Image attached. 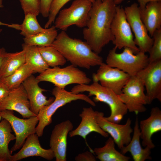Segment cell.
Masks as SVG:
<instances>
[{
    "label": "cell",
    "instance_id": "6",
    "mask_svg": "<svg viewBox=\"0 0 161 161\" xmlns=\"http://www.w3.org/2000/svg\"><path fill=\"white\" fill-rule=\"evenodd\" d=\"M36 78L39 82H49L62 89L72 84H89L91 81L85 72L72 64L62 68L49 67Z\"/></svg>",
    "mask_w": 161,
    "mask_h": 161
},
{
    "label": "cell",
    "instance_id": "13",
    "mask_svg": "<svg viewBox=\"0 0 161 161\" xmlns=\"http://www.w3.org/2000/svg\"><path fill=\"white\" fill-rule=\"evenodd\" d=\"M137 75L142 80L146 90L148 104L155 99L161 102V60L148 64Z\"/></svg>",
    "mask_w": 161,
    "mask_h": 161
},
{
    "label": "cell",
    "instance_id": "7",
    "mask_svg": "<svg viewBox=\"0 0 161 161\" xmlns=\"http://www.w3.org/2000/svg\"><path fill=\"white\" fill-rule=\"evenodd\" d=\"M92 4L89 0H74L69 7L59 12L54 21L55 27L64 31L73 25L85 27Z\"/></svg>",
    "mask_w": 161,
    "mask_h": 161
},
{
    "label": "cell",
    "instance_id": "9",
    "mask_svg": "<svg viewBox=\"0 0 161 161\" xmlns=\"http://www.w3.org/2000/svg\"><path fill=\"white\" fill-rule=\"evenodd\" d=\"M111 30L114 38L112 42L117 49L128 47L132 49L135 54L140 51L135 44L132 32L123 7L116 6Z\"/></svg>",
    "mask_w": 161,
    "mask_h": 161
},
{
    "label": "cell",
    "instance_id": "12",
    "mask_svg": "<svg viewBox=\"0 0 161 161\" xmlns=\"http://www.w3.org/2000/svg\"><path fill=\"white\" fill-rule=\"evenodd\" d=\"M99 66L97 72L93 74V80L99 82L102 86L120 95L131 76L124 72L103 62Z\"/></svg>",
    "mask_w": 161,
    "mask_h": 161
},
{
    "label": "cell",
    "instance_id": "39",
    "mask_svg": "<svg viewBox=\"0 0 161 161\" xmlns=\"http://www.w3.org/2000/svg\"><path fill=\"white\" fill-rule=\"evenodd\" d=\"M3 0H0V8H2L3 7V5L2 4ZM10 24H7L5 23L1 22L0 21V25H4L7 26L8 27H9ZM2 30V29H0V33L1 32Z\"/></svg>",
    "mask_w": 161,
    "mask_h": 161
},
{
    "label": "cell",
    "instance_id": "10",
    "mask_svg": "<svg viewBox=\"0 0 161 161\" xmlns=\"http://www.w3.org/2000/svg\"><path fill=\"white\" fill-rule=\"evenodd\" d=\"M1 115L2 119L8 121L15 134V143L10 150L12 154L22 147L28 136L35 133L38 119L37 116L20 118L14 115L13 111L8 110L1 111Z\"/></svg>",
    "mask_w": 161,
    "mask_h": 161
},
{
    "label": "cell",
    "instance_id": "37",
    "mask_svg": "<svg viewBox=\"0 0 161 161\" xmlns=\"http://www.w3.org/2000/svg\"><path fill=\"white\" fill-rule=\"evenodd\" d=\"M140 9H143L146 4L149 2L154 1H161V0H137Z\"/></svg>",
    "mask_w": 161,
    "mask_h": 161
},
{
    "label": "cell",
    "instance_id": "8",
    "mask_svg": "<svg viewBox=\"0 0 161 161\" xmlns=\"http://www.w3.org/2000/svg\"><path fill=\"white\" fill-rule=\"evenodd\" d=\"M143 83L137 75L131 76L118 96L125 105L128 111L136 114L145 112V106L148 104V99L145 93Z\"/></svg>",
    "mask_w": 161,
    "mask_h": 161
},
{
    "label": "cell",
    "instance_id": "40",
    "mask_svg": "<svg viewBox=\"0 0 161 161\" xmlns=\"http://www.w3.org/2000/svg\"><path fill=\"white\" fill-rule=\"evenodd\" d=\"M92 2L94 0H89ZM115 3V4H118L122 3L123 1L126 0H113Z\"/></svg>",
    "mask_w": 161,
    "mask_h": 161
},
{
    "label": "cell",
    "instance_id": "17",
    "mask_svg": "<svg viewBox=\"0 0 161 161\" xmlns=\"http://www.w3.org/2000/svg\"><path fill=\"white\" fill-rule=\"evenodd\" d=\"M39 82L36 77L32 75L22 83L30 102V110L37 115L43 107L50 104L55 99L50 97L47 99L43 93L47 90L39 86Z\"/></svg>",
    "mask_w": 161,
    "mask_h": 161
},
{
    "label": "cell",
    "instance_id": "1",
    "mask_svg": "<svg viewBox=\"0 0 161 161\" xmlns=\"http://www.w3.org/2000/svg\"><path fill=\"white\" fill-rule=\"evenodd\" d=\"M116 6L113 0H94L92 2L83 33L92 49L98 54L114 40L111 27Z\"/></svg>",
    "mask_w": 161,
    "mask_h": 161
},
{
    "label": "cell",
    "instance_id": "21",
    "mask_svg": "<svg viewBox=\"0 0 161 161\" xmlns=\"http://www.w3.org/2000/svg\"><path fill=\"white\" fill-rule=\"evenodd\" d=\"M139 10L141 19L152 37L155 32L161 28V1L149 2L143 9Z\"/></svg>",
    "mask_w": 161,
    "mask_h": 161
},
{
    "label": "cell",
    "instance_id": "41",
    "mask_svg": "<svg viewBox=\"0 0 161 161\" xmlns=\"http://www.w3.org/2000/svg\"><path fill=\"white\" fill-rule=\"evenodd\" d=\"M2 119V117L1 115V111L0 110V121Z\"/></svg>",
    "mask_w": 161,
    "mask_h": 161
},
{
    "label": "cell",
    "instance_id": "27",
    "mask_svg": "<svg viewBox=\"0 0 161 161\" xmlns=\"http://www.w3.org/2000/svg\"><path fill=\"white\" fill-rule=\"evenodd\" d=\"M44 31L23 38L24 44L37 47L51 46L58 35L55 25L46 28Z\"/></svg>",
    "mask_w": 161,
    "mask_h": 161
},
{
    "label": "cell",
    "instance_id": "16",
    "mask_svg": "<svg viewBox=\"0 0 161 161\" xmlns=\"http://www.w3.org/2000/svg\"><path fill=\"white\" fill-rule=\"evenodd\" d=\"M73 126L69 120L56 124L53 129L49 141L56 161H66L67 137Z\"/></svg>",
    "mask_w": 161,
    "mask_h": 161
},
{
    "label": "cell",
    "instance_id": "18",
    "mask_svg": "<svg viewBox=\"0 0 161 161\" xmlns=\"http://www.w3.org/2000/svg\"><path fill=\"white\" fill-rule=\"evenodd\" d=\"M98 111L91 107H84L79 114L81 121L77 127L69 133L70 137L79 136L85 140L87 135L92 132L97 133L102 136L107 137L109 134L103 130L97 123L96 117Z\"/></svg>",
    "mask_w": 161,
    "mask_h": 161
},
{
    "label": "cell",
    "instance_id": "11",
    "mask_svg": "<svg viewBox=\"0 0 161 161\" xmlns=\"http://www.w3.org/2000/svg\"><path fill=\"white\" fill-rule=\"evenodd\" d=\"M127 20L134 33V41L140 51L148 52L153 39L149 35L140 16L138 4L134 3L124 8Z\"/></svg>",
    "mask_w": 161,
    "mask_h": 161
},
{
    "label": "cell",
    "instance_id": "23",
    "mask_svg": "<svg viewBox=\"0 0 161 161\" xmlns=\"http://www.w3.org/2000/svg\"><path fill=\"white\" fill-rule=\"evenodd\" d=\"M25 63L24 51L5 53L0 67V79L11 75Z\"/></svg>",
    "mask_w": 161,
    "mask_h": 161
},
{
    "label": "cell",
    "instance_id": "38",
    "mask_svg": "<svg viewBox=\"0 0 161 161\" xmlns=\"http://www.w3.org/2000/svg\"><path fill=\"white\" fill-rule=\"evenodd\" d=\"M6 52V49L4 48H0V67L2 59Z\"/></svg>",
    "mask_w": 161,
    "mask_h": 161
},
{
    "label": "cell",
    "instance_id": "26",
    "mask_svg": "<svg viewBox=\"0 0 161 161\" xmlns=\"http://www.w3.org/2000/svg\"><path fill=\"white\" fill-rule=\"evenodd\" d=\"M0 122V161H10L12 155L8 148L10 142L16 139L8 121L3 119Z\"/></svg>",
    "mask_w": 161,
    "mask_h": 161
},
{
    "label": "cell",
    "instance_id": "29",
    "mask_svg": "<svg viewBox=\"0 0 161 161\" xmlns=\"http://www.w3.org/2000/svg\"><path fill=\"white\" fill-rule=\"evenodd\" d=\"M33 73L25 63L11 75L0 79V81L10 91L16 88Z\"/></svg>",
    "mask_w": 161,
    "mask_h": 161
},
{
    "label": "cell",
    "instance_id": "34",
    "mask_svg": "<svg viewBox=\"0 0 161 161\" xmlns=\"http://www.w3.org/2000/svg\"><path fill=\"white\" fill-rule=\"evenodd\" d=\"M53 0H40V13L45 18L48 17L51 4Z\"/></svg>",
    "mask_w": 161,
    "mask_h": 161
},
{
    "label": "cell",
    "instance_id": "19",
    "mask_svg": "<svg viewBox=\"0 0 161 161\" xmlns=\"http://www.w3.org/2000/svg\"><path fill=\"white\" fill-rule=\"evenodd\" d=\"M36 133L30 135L22 146L21 150L13 155H12L10 161H17L30 157L39 156L49 161L55 157L52 149H45L41 146Z\"/></svg>",
    "mask_w": 161,
    "mask_h": 161
},
{
    "label": "cell",
    "instance_id": "30",
    "mask_svg": "<svg viewBox=\"0 0 161 161\" xmlns=\"http://www.w3.org/2000/svg\"><path fill=\"white\" fill-rule=\"evenodd\" d=\"M38 47L43 60L49 67L63 66L66 62L62 54L51 46Z\"/></svg>",
    "mask_w": 161,
    "mask_h": 161
},
{
    "label": "cell",
    "instance_id": "4",
    "mask_svg": "<svg viewBox=\"0 0 161 161\" xmlns=\"http://www.w3.org/2000/svg\"><path fill=\"white\" fill-rule=\"evenodd\" d=\"M52 94L55 97L53 102L43 107L37 115L38 122L36 127L35 133L38 137L42 136L45 127L52 123V115L59 108L77 100H84L93 106H96L95 103L88 96L81 93L75 94L65 89L55 86L52 89Z\"/></svg>",
    "mask_w": 161,
    "mask_h": 161
},
{
    "label": "cell",
    "instance_id": "32",
    "mask_svg": "<svg viewBox=\"0 0 161 161\" xmlns=\"http://www.w3.org/2000/svg\"><path fill=\"white\" fill-rule=\"evenodd\" d=\"M71 0H53L49 9L47 21L45 25V28H47L54 22L57 15L62 8Z\"/></svg>",
    "mask_w": 161,
    "mask_h": 161
},
{
    "label": "cell",
    "instance_id": "5",
    "mask_svg": "<svg viewBox=\"0 0 161 161\" xmlns=\"http://www.w3.org/2000/svg\"><path fill=\"white\" fill-rule=\"evenodd\" d=\"M114 47L110 50L106 59V64L117 68L130 76L136 75L148 64V56L145 53L140 51L135 54L130 48L125 47L122 52H116Z\"/></svg>",
    "mask_w": 161,
    "mask_h": 161
},
{
    "label": "cell",
    "instance_id": "25",
    "mask_svg": "<svg viewBox=\"0 0 161 161\" xmlns=\"http://www.w3.org/2000/svg\"><path fill=\"white\" fill-rule=\"evenodd\" d=\"M93 152L96 158L100 161H128L129 157L126 156L117 151L115 143L111 137H109L102 147L95 148Z\"/></svg>",
    "mask_w": 161,
    "mask_h": 161
},
{
    "label": "cell",
    "instance_id": "15",
    "mask_svg": "<svg viewBox=\"0 0 161 161\" xmlns=\"http://www.w3.org/2000/svg\"><path fill=\"white\" fill-rule=\"evenodd\" d=\"M15 111L24 118L37 116L31 110L29 101L27 93L22 84L10 91L9 93L0 104V110Z\"/></svg>",
    "mask_w": 161,
    "mask_h": 161
},
{
    "label": "cell",
    "instance_id": "24",
    "mask_svg": "<svg viewBox=\"0 0 161 161\" xmlns=\"http://www.w3.org/2000/svg\"><path fill=\"white\" fill-rule=\"evenodd\" d=\"M22 46L24 52L25 63L33 73L40 74L49 68L43 60L38 47L28 45L24 43Z\"/></svg>",
    "mask_w": 161,
    "mask_h": 161
},
{
    "label": "cell",
    "instance_id": "35",
    "mask_svg": "<svg viewBox=\"0 0 161 161\" xmlns=\"http://www.w3.org/2000/svg\"><path fill=\"white\" fill-rule=\"evenodd\" d=\"M96 157L92 152L88 151L80 153L75 158L76 161H96Z\"/></svg>",
    "mask_w": 161,
    "mask_h": 161
},
{
    "label": "cell",
    "instance_id": "2",
    "mask_svg": "<svg viewBox=\"0 0 161 161\" xmlns=\"http://www.w3.org/2000/svg\"><path fill=\"white\" fill-rule=\"evenodd\" d=\"M51 46L76 67L89 69L103 62V58L92 49L86 41L71 38L64 31L58 34Z\"/></svg>",
    "mask_w": 161,
    "mask_h": 161
},
{
    "label": "cell",
    "instance_id": "36",
    "mask_svg": "<svg viewBox=\"0 0 161 161\" xmlns=\"http://www.w3.org/2000/svg\"><path fill=\"white\" fill-rule=\"evenodd\" d=\"M10 91L0 81V104L7 96Z\"/></svg>",
    "mask_w": 161,
    "mask_h": 161
},
{
    "label": "cell",
    "instance_id": "3",
    "mask_svg": "<svg viewBox=\"0 0 161 161\" xmlns=\"http://www.w3.org/2000/svg\"><path fill=\"white\" fill-rule=\"evenodd\" d=\"M71 92L75 94L88 92V97L95 96L93 99L95 103L100 102L107 104L110 108L111 114L109 116L104 118L109 121L119 124L128 111L117 95L97 81L93 80V83L90 85L78 84L73 87Z\"/></svg>",
    "mask_w": 161,
    "mask_h": 161
},
{
    "label": "cell",
    "instance_id": "33",
    "mask_svg": "<svg viewBox=\"0 0 161 161\" xmlns=\"http://www.w3.org/2000/svg\"><path fill=\"white\" fill-rule=\"evenodd\" d=\"M24 15L31 13L37 16L40 13V0H19Z\"/></svg>",
    "mask_w": 161,
    "mask_h": 161
},
{
    "label": "cell",
    "instance_id": "22",
    "mask_svg": "<svg viewBox=\"0 0 161 161\" xmlns=\"http://www.w3.org/2000/svg\"><path fill=\"white\" fill-rule=\"evenodd\" d=\"M133 131V134L131 141L128 144L120 149V152L123 154L128 152H130L134 161H144L151 160V149L147 147L143 148L140 142V132L137 117L135 119Z\"/></svg>",
    "mask_w": 161,
    "mask_h": 161
},
{
    "label": "cell",
    "instance_id": "14",
    "mask_svg": "<svg viewBox=\"0 0 161 161\" xmlns=\"http://www.w3.org/2000/svg\"><path fill=\"white\" fill-rule=\"evenodd\" d=\"M103 112L98 111L96 117L97 121L104 131L109 134L118 148L120 149L131 141V134L133 132L131 127L132 120L129 118L126 123L120 125L109 121L106 119Z\"/></svg>",
    "mask_w": 161,
    "mask_h": 161
},
{
    "label": "cell",
    "instance_id": "31",
    "mask_svg": "<svg viewBox=\"0 0 161 161\" xmlns=\"http://www.w3.org/2000/svg\"><path fill=\"white\" fill-rule=\"evenodd\" d=\"M152 38L153 44L148 52L149 63L161 60V28L155 32Z\"/></svg>",
    "mask_w": 161,
    "mask_h": 161
},
{
    "label": "cell",
    "instance_id": "28",
    "mask_svg": "<svg viewBox=\"0 0 161 161\" xmlns=\"http://www.w3.org/2000/svg\"><path fill=\"white\" fill-rule=\"evenodd\" d=\"M37 16L33 14L28 13L25 15L22 23L21 24H12L9 27L21 30L20 34L24 37L36 34L45 30L39 24L36 18Z\"/></svg>",
    "mask_w": 161,
    "mask_h": 161
},
{
    "label": "cell",
    "instance_id": "20",
    "mask_svg": "<svg viewBox=\"0 0 161 161\" xmlns=\"http://www.w3.org/2000/svg\"><path fill=\"white\" fill-rule=\"evenodd\" d=\"M142 144L145 147L151 149L155 145L151 140L154 134L161 131V110L155 107L152 108L150 116L147 119L140 122L139 124Z\"/></svg>",
    "mask_w": 161,
    "mask_h": 161
}]
</instances>
